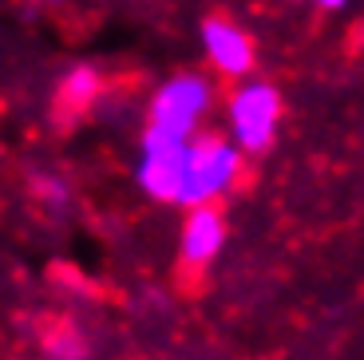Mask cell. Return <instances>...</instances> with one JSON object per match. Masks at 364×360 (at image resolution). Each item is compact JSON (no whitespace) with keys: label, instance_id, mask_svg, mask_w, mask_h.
<instances>
[{"label":"cell","instance_id":"obj_2","mask_svg":"<svg viewBox=\"0 0 364 360\" xmlns=\"http://www.w3.org/2000/svg\"><path fill=\"white\" fill-rule=\"evenodd\" d=\"M230 139L242 147V154H262L277 135V119H282V95L269 83L254 80L230 95Z\"/></svg>","mask_w":364,"mask_h":360},{"label":"cell","instance_id":"obj_7","mask_svg":"<svg viewBox=\"0 0 364 360\" xmlns=\"http://www.w3.org/2000/svg\"><path fill=\"white\" fill-rule=\"evenodd\" d=\"M103 80L100 72L91 68V63H80V68H72V72L60 80V100L68 103V107H87L95 95H100Z\"/></svg>","mask_w":364,"mask_h":360},{"label":"cell","instance_id":"obj_4","mask_svg":"<svg viewBox=\"0 0 364 360\" xmlns=\"http://www.w3.org/2000/svg\"><path fill=\"white\" fill-rule=\"evenodd\" d=\"M186 147H191V139H178V135H166V131L146 127L143 147H139L135 179H139V186H143L151 198H159V202H174V198H178Z\"/></svg>","mask_w":364,"mask_h":360},{"label":"cell","instance_id":"obj_6","mask_svg":"<svg viewBox=\"0 0 364 360\" xmlns=\"http://www.w3.org/2000/svg\"><path fill=\"white\" fill-rule=\"evenodd\" d=\"M222 242H226V218L210 206H194L186 226H182V261L186 265H206L218 258Z\"/></svg>","mask_w":364,"mask_h":360},{"label":"cell","instance_id":"obj_3","mask_svg":"<svg viewBox=\"0 0 364 360\" xmlns=\"http://www.w3.org/2000/svg\"><path fill=\"white\" fill-rule=\"evenodd\" d=\"M210 111V83L202 75H171L163 88L155 91L151 100V123L155 131H166V135L178 139H194L198 135V123Z\"/></svg>","mask_w":364,"mask_h":360},{"label":"cell","instance_id":"obj_5","mask_svg":"<svg viewBox=\"0 0 364 360\" xmlns=\"http://www.w3.org/2000/svg\"><path fill=\"white\" fill-rule=\"evenodd\" d=\"M202 52L226 75H246L254 68V40L234 20H222V16L202 20Z\"/></svg>","mask_w":364,"mask_h":360},{"label":"cell","instance_id":"obj_8","mask_svg":"<svg viewBox=\"0 0 364 360\" xmlns=\"http://www.w3.org/2000/svg\"><path fill=\"white\" fill-rule=\"evenodd\" d=\"M313 4H317V9H328V12H333V9H345V0H313Z\"/></svg>","mask_w":364,"mask_h":360},{"label":"cell","instance_id":"obj_1","mask_svg":"<svg viewBox=\"0 0 364 360\" xmlns=\"http://www.w3.org/2000/svg\"><path fill=\"white\" fill-rule=\"evenodd\" d=\"M242 174V147L234 139L222 135H194L182 159V182L174 206H210L214 198H222Z\"/></svg>","mask_w":364,"mask_h":360}]
</instances>
